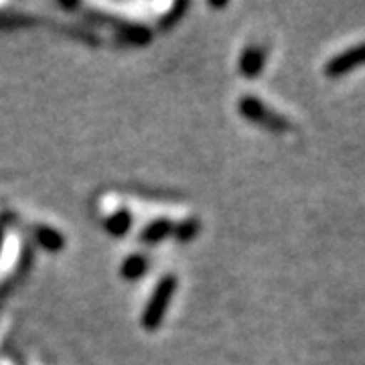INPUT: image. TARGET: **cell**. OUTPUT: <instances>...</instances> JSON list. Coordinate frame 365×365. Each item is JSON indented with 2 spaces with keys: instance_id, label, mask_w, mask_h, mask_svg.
I'll return each instance as SVG.
<instances>
[{
  "instance_id": "cell-1",
  "label": "cell",
  "mask_w": 365,
  "mask_h": 365,
  "mask_svg": "<svg viewBox=\"0 0 365 365\" xmlns=\"http://www.w3.org/2000/svg\"><path fill=\"white\" fill-rule=\"evenodd\" d=\"M361 66H365V43L353 45L339 55H335L333 59H329L325 66V76L327 78H341Z\"/></svg>"
},
{
  "instance_id": "cell-2",
  "label": "cell",
  "mask_w": 365,
  "mask_h": 365,
  "mask_svg": "<svg viewBox=\"0 0 365 365\" xmlns=\"http://www.w3.org/2000/svg\"><path fill=\"white\" fill-rule=\"evenodd\" d=\"M246 110H248V114L252 118H256V120H260V122H264V124H268L270 128H276V130H284V128H288V122L287 120H282V118L274 116L272 112H268L266 108H262L258 102H248V106H246Z\"/></svg>"
}]
</instances>
